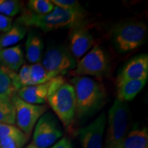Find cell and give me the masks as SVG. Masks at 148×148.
Instances as JSON below:
<instances>
[{"mask_svg": "<svg viewBox=\"0 0 148 148\" xmlns=\"http://www.w3.org/2000/svg\"><path fill=\"white\" fill-rule=\"evenodd\" d=\"M75 95V116L85 120L99 110L106 103L107 92L103 85L86 76H76L71 79Z\"/></svg>", "mask_w": 148, "mask_h": 148, "instance_id": "1", "label": "cell"}, {"mask_svg": "<svg viewBox=\"0 0 148 148\" xmlns=\"http://www.w3.org/2000/svg\"><path fill=\"white\" fill-rule=\"evenodd\" d=\"M86 12L84 9L65 10L54 5L53 10L44 15L35 14L28 10L24 11L16 22L25 26L38 27L44 32H50L60 28H75L84 25Z\"/></svg>", "mask_w": 148, "mask_h": 148, "instance_id": "2", "label": "cell"}, {"mask_svg": "<svg viewBox=\"0 0 148 148\" xmlns=\"http://www.w3.org/2000/svg\"><path fill=\"white\" fill-rule=\"evenodd\" d=\"M130 113L127 102L116 99L108 111L103 148H121L130 132Z\"/></svg>", "mask_w": 148, "mask_h": 148, "instance_id": "3", "label": "cell"}, {"mask_svg": "<svg viewBox=\"0 0 148 148\" xmlns=\"http://www.w3.org/2000/svg\"><path fill=\"white\" fill-rule=\"evenodd\" d=\"M147 25L143 21L123 22L114 27L111 40L118 52L126 53L143 45L147 40Z\"/></svg>", "mask_w": 148, "mask_h": 148, "instance_id": "4", "label": "cell"}, {"mask_svg": "<svg viewBox=\"0 0 148 148\" xmlns=\"http://www.w3.org/2000/svg\"><path fill=\"white\" fill-rule=\"evenodd\" d=\"M47 101L67 130L71 128L75 116V95L72 84L64 82L50 88Z\"/></svg>", "mask_w": 148, "mask_h": 148, "instance_id": "5", "label": "cell"}, {"mask_svg": "<svg viewBox=\"0 0 148 148\" xmlns=\"http://www.w3.org/2000/svg\"><path fill=\"white\" fill-rule=\"evenodd\" d=\"M109 65L110 61L106 51L97 45L77 62L74 73L78 76L101 77L108 71Z\"/></svg>", "mask_w": 148, "mask_h": 148, "instance_id": "6", "label": "cell"}, {"mask_svg": "<svg viewBox=\"0 0 148 148\" xmlns=\"http://www.w3.org/2000/svg\"><path fill=\"white\" fill-rule=\"evenodd\" d=\"M11 100L15 109V123L17 127L25 134L32 132L39 118L47 110L45 105H36L27 103L14 93Z\"/></svg>", "mask_w": 148, "mask_h": 148, "instance_id": "7", "label": "cell"}, {"mask_svg": "<svg viewBox=\"0 0 148 148\" xmlns=\"http://www.w3.org/2000/svg\"><path fill=\"white\" fill-rule=\"evenodd\" d=\"M41 64L50 73L62 76L76 67L77 61L69 49L62 45L49 47L42 56Z\"/></svg>", "mask_w": 148, "mask_h": 148, "instance_id": "8", "label": "cell"}, {"mask_svg": "<svg viewBox=\"0 0 148 148\" xmlns=\"http://www.w3.org/2000/svg\"><path fill=\"white\" fill-rule=\"evenodd\" d=\"M62 136V131L58 119L51 112H45L37 121L32 144L38 148H47Z\"/></svg>", "mask_w": 148, "mask_h": 148, "instance_id": "9", "label": "cell"}, {"mask_svg": "<svg viewBox=\"0 0 148 148\" xmlns=\"http://www.w3.org/2000/svg\"><path fill=\"white\" fill-rule=\"evenodd\" d=\"M106 124V114L102 112L90 124L78 130L82 148H101L102 138Z\"/></svg>", "mask_w": 148, "mask_h": 148, "instance_id": "10", "label": "cell"}, {"mask_svg": "<svg viewBox=\"0 0 148 148\" xmlns=\"http://www.w3.org/2000/svg\"><path fill=\"white\" fill-rule=\"evenodd\" d=\"M148 56L138 55L125 64L116 79V84L130 79H147Z\"/></svg>", "mask_w": 148, "mask_h": 148, "instance_id": "11", "label": "cell"}, {"mask_svg": "<svg viewBox=\"0 0 148 148\" xmlns=\"http://www.w3.org/2000/svg\"><path fill=\"white\" fill-rule=\"evenodd\" d=\"M93 44V37L85 28V25L73 28L69 33V51L76 61L87 52Z\"/></svg>", "mask_w": 148, "mask_h": 148, "instance_id": "12", "label": "cell"}, {"mask_svg": "<svg viewBox=\"0 0 148 148\" xmlns=\"http://www.w3.org/2000/svg\"><path fill=\"white\" fill-rule=\"evenodd\" d=\"M51 81L43 84L31 85L21 88L16 92L22 100L31 104L41 105L47 101Z\"/></svg>", "mask_w": 148, "mask_h": 148, "instance_id": "13", "label": "cell"}, {"mask_svg": "<svg viewBox=\"0 0 148 148\" xmlns=\"http://www.w3.org/2000/svg\"><path fill=\"white\" fill-rule=\"evenodd\" d=\"M1 66L13 72L19 71L24 64V54L21 45H15L0 50Z\"/></svg>", "mask_w": 148, "mask_h": 148, "instance_id": "14", "label": "cell"}, {"mask_svg": "<svg viewBox=\"0 0 148 148\" xmlns=\"http://www.w3.org/2000/svg\"><path fill=\"white\" fill-rule=\"evenodd\" d=\"M25 56L29 63L36 64L40 62L43 50V41L35 31H30L25 41Z\"/></svg>", "mask_w": 148, "mask_h": 148, "instance_id": "15", "label": "cell"}, {"mask_svg": "<svg viewBox=\"0 0 148 148\" xmlns=\"http://www.w3.org/2000/svg\"><path fill=\"white\" fill-rule=\"evenodd\" d=\"M147 79H130L117 84V99L132 101L145 86Z\"/></svg>", "mask_w": 148, "mask_h": 148, "instance_id": "16", "label": "cell"}, {"mask_svg": "<svg viewBox=\"0 0 148 148\" xmlns=\"http://www.w3.org/2000/svg\"><path fill=\"white\" fill-rule=\"evenodd\" d=\"M26 33L27 27L16 21L8 32L0 37V48L4 49L15 45L23 39Z\"/></svg>", "mask_w": 148, "mask_h": 148, "instance_id": "17", "label": "cell"}, {"mask_svg": "<svg viewBox=\"0 0 148 148\" xmlns=\"http://www.w3.org/2000/svg\"><path fill=\"white\" fill-rule=\"evenodd\" d=\"M121 148H148V132L146 127H139L130 131Z\"/></svg>", "mask_w": 148, "mask_h": 148, "instance_id": "18", "label": "cell"}, {"mask_svg": "<svg viewBox=\"0 0 148 148\" xmlns=\"http://www.w3.org/2000/svg\"><path fill=\"white\" fill-rule=\"evenodd\" d=\"M0 123L15 124V109L10 97H0Z\"/></svg>", "mask_w": 148, "mask_h": 148, "instance_id": "19", "label": "cell"}, {"mask_svg": "<svg viewBox=\"0 0 148 148\" xmlns=\"http://www.w3.org/2000/svg\"><path fill=\"white\" fill-rule=\"evenodd\" d=\"M30 75L32 79V85L43 84L51 81L58 75L55 73L47 71L40 62L36 64H29Z\"/></svg>", "mask_w": 148, "mask_h": 148, "instance_id": "20", "label": "cell"}, {"mask_svg": "<svg viewBox=\"0 0 148 148\" xmlns=\"http://www.w3.org/2000/svg\"><path fill=\"white\" fill-rule=\"evenodd\" d=\"M29 139L28 135L25 134L19 129L12 134L0 139L1 148H22Z\"/></svg>", "mask_w": 148, "mask_h": 148, "instance_id": "21", "label": "cell"}, {"mask_svg": "<svg viewBox=\"0 0 148 148\" xmlns=\"http://www.w3.org/2000/svg\"><path fill=\"white\" fill-rule=\"evenodd\" d=\"M10 75L5 68L0 66V97H10L16 93Z\"/></svg>", "mask_w": 148, "mask_h": 148, "instance_id": "22", "label": "cell"}, {"mask_svg": "<svg viewBox=\"0 0 148 148\" xmlns=\"http://www.w3.org/2000/svg\"><path fill=\"white\" fill-rule=\"evenodd\" d=\"M28 10L38 15L49 14L53 10L54 5L48 0H30L27 2Z\"/></svg>", "mask_w": 148, "mask_h": 148, "instance_id": "23", "label": "cell"}, {"mask_svg": "<svg viewBox=\"0 0 148 148\" xmlns=\"http://www.w3.org/2000/svg\"><path fill=\"white\" fill-rule=\"evenodd\" d=\"M22 3L17 0H0V14L12 17L21 12Z\"/></svg>", "mask_w": 148, "mask_h": 148, "instance_id": "24", "label": "cell"}, {"mask_svg": "<svg viewBox=\"0 0 148 148\" xmlns=\"http://www.w3.org/2000/svg\"><path fill=\"white\" fill-rule=\"evenodd\" d=\"M17 83V91L21 88L32 85V79L30 75V69L29 64H25L20 68L16 77Z\"/></svg>", "mask_w": 148, "mask_h": 148, "instance_id": "25", "label": "cell"}, {"mask_svg": "<svg viewBox=\"0 0 148 148\" xmlns=\"http://www.w3.org/2000/svg\"><path fill=\"white\" fill-rule=\"evenodd\" d=\"M51 2L56 6L70 10H77L83 9L78 1L75 0H51Z\"/></svg>", "mask_w": 148, "mask_h": 148, "instance_id": "26", "label": "cell"}, {"mask_svg": "<svg viewBox=\"0 0 148 148\" xmlns=\"http://www.w3.org/2000/svg\"><path fill=\"white\" fill-rule=\"evenodd\" d=\"M12 25V18L0 14V32H8Z\"/></svg>", "mask_w": 148, "mask_h": 148, "instance_id": "27", "label": "cell"}, {"mask_svg": "<svg viewBox=\"0 0 148 148\" xmlns=\"http://www.w3.org/2000/svg\"><path fill=\"white\" fill-rule=\"evenodd\" d=\"M18 130V127L14 126V125L0 123V139L5 136H8L9 134L16 132Z\"/></svg>", "mask_w": 148, "mask_h": 148, "instance_id": "28", "label": "cell"}, {"mask_svg": "<svg viewBox=\"0 0 148 148\" xmlns=\"http://www.w3.org/2000/svg\"><path fill=\"white\" fill-rule=\"evenodd\" d=\"M49 148H73V147L71 140L66 137H64Z\"/></svg>", "mask_w": 148, "mask_h": 148, "instance_id": "29", "label": "cell"}, {"mask_svg": "<svg viewBox=\"0 0 148 148\" xmlns=\"http://www.w3.org/2000/svg\"><path fill=\"white\" fill-rule=\"evenodd\" d=\"M25 148H38L36 146H35L34 145H33V144H30V145H29L28 146H27Z\"/></svg>", "mask_w": 148, "mask_h": 148, "instance_id": "30", "label": "cell"}, {"mask_svg": "<svg viewBox=\"0 0 148 148\" xmlns=\"http://www.w3.org/2000/svg\"><path fill=\"white\" fill-rule=\"evenodd\" d=\"M1 48H0V50H1Z\"/></svg>", "mask_w": 148, "mask_h": 148, "instance_id": "31", "label": "cell"}, {"mask_svg": "<svg viewBox=\"0 0 148 148\" xmlns=\"http://www.w3.org/2000/svg\"><path fill=\"white\" fill-rule=\"evenodd\" d=\"M0 148H1V147H0Z\"/></svg>", "mask_w": 148, "mask_h": 148, "instance_id": "32", "label": "cell"}]
</instances>
